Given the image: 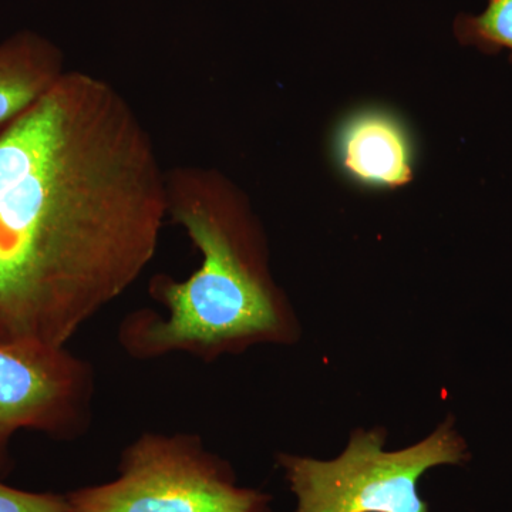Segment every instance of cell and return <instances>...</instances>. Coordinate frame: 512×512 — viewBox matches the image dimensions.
Returning a JSON list of instances; mask_svg holds the SVG:
<instances>
[{
  "label": "cell",
  "instance_id": "1",
  "mask_svg": "<svg viewBox=\"0 0 512 512\" xmlns=\"http://www.w3.org/2000/svg\"><path fill=\"white\" fill-rule=\"evenodd\" d=\"M167 174L119 90L64 72L0 128V343L67 346L156 256Z\"/></svg>",
  "mask_w": 512,
  "mask_h": 512
},
{
  "label": "cell",
  "instance_id": "2",
  "mask_svg": "<svg viewBox=\"0 0 512 512\" xmlns=\"http://www.w3.org/2000/svg\"><path fill=\"white\" fill-rule=\"evenodd\" d=\"M168 215L202 256L185 281L156 276L150 293L167 315L153 309L128 313L119 343L138 360L190 355L212 362L259 345H292L299 320L269 274L266 248L238 194L211 171L167 175Z\"/></svg>",
  "mask_w": 512,
  "mask_h": 512
},
{
  "label": "cell",
  "instance_id": "3",
  "mask_svg": "<svg viewBox=\"0 0 512 512\" xmlns=\"http://www.w3.org/2000/svg\"><path fill=\"white\" fill-rule=\"evenodd\" d=\"M386 439L382 427L357 429L333 460L279 454L295 512H429L417 490L420 478L431 468L464 466L471 458L453 416L402 450H384Z\"/></svg>",
  "mask_w": 512,
  "mask_h": 512
},
{
  "label": "cell",
  "instance_id": "4",
  "mask_svg": "<svg viewBox=\"0 0 512 512\" xmlns=\"http://www.w3.org/2000/svg\"><path fill=\"white\" fill-rule=\"evenodd\" d=\"M120 476L66 495L67 512H274L271 495L239 487L227 461L192 433L140 434Z\"/></svg>",
  "mask_w": 512,
  "mask_h": 512
},
{
  "label": "cell",
  "instance_id": "5",
  "mask_svg": "<svg viewBox=\"0 0 512 512\" xmlns=\"http://www.w3.org/2000/svg\"><path fill=\"white\" fill-rule=\"evenodd\" d=\"M93 367L67 346L0 343V477L22 430L74 440L93 419Z\"/></svg>",
  "mask_w": 512,
  "mask_h": 512
},
{
  "label": "cell",
  "instance_id": "6",
  "mask_svg": "<svg viewBox=\"0 0 512 512\" xmlns=\"http://www.w3.org/2000/svg\"><path fill=\"white\" fill-rule=\"evenodd\" d=\"M336 156L350 180L365 187L394 190L413 180L409 133L386 111L349 117L336 136Z\"/></svg>",
  "mask_w": 512,
  "mask_h": 512
},
{
  "label": "cell",
  "instance_id": "7",
  "mask_svg": "<svg viewBox=\"0 0 512 512\" xmlns=\"http://www.w3.org/2000/svg\"><path fill=\"white\" fill-rule=\"evenodd\" d=\"M63 73L62 52L35 32L0 43V128L45 96Z\"/></svg>",
  "mask_w": 512,
  "mask_h": 512
},
{
  "label": "cell",
  "instance_id": "8",
  "mask_svg": "<svg viewBox=\"0 0 512 512\" xmlns=\"http://www.w3.org/2000/svg\"><path fill=\"white\" fill-rule=\"evenodd\" d=\"M454 33L461 45L476 46L485 55L510 52L512 62V0H488L480 15H460Z\"/></svg>",
  "mask_w": 512,
  "mask_h": 512
},
{
  "label": "cell",
  "instance_id": "9",
  "mask_svg": "<svg viewBox=\"0 0 512 512\" xmlns=\"http://www.w3.org/2000/svg\"><path fill=\"white\" fill-rule=\"evenodd\" d=\"M0 512H67L66 495L32 493L0 481Z\"/></svg>",
  "mask_w": 512,
  "mask_h": 512
}]
</instances>
